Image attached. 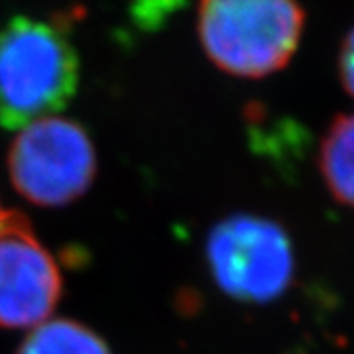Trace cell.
<instances>
[{
    "label": "cell",
    "instance_id": "cell-4",
    "mask_svg": "<svg viewBox=\"0 0 354 354\" xmlns=\"http://www.w3.org/2000/svg\"><path fill=\"white\" fill-rule=\"evenodd\" d=\"M213 279L242 304H270L290 290L295 258L290 234L272 218L232 215L207 239Z\"/></svg>",
    "mask_w": 354,
    "mask_h": 354
},
{
    "label": "cell",
    "instance_id": "cell-3",
    "mask_svg": "<svg viewBox=\"0 0 354 354\" xmlns=\"http://www.w3.org/2000/svg\"><path fill=\"white\" fill-rule=\"evenodd\" d=\"M8 174L14 189L39 207H64L88 191L97 174V153L87 130L75 120L46 116L12 140Z\"/></svg>",
    "mask_w": 354,
    "mask_h": 354
},
{
    "label": "cell",
    "instance_id": "cell-1",
    "mask_svg": "<svg viewBox=\"0 0 354 354\" xmlns=\"http://www.w3.org/2000/svg\"><path fill=\"white\" fill-rule=\"evenodd\" d=\"M79 88V55L69 20L16 16L0 28V127L55 116Z\"/></svg>",
    "mask_w": 354,
    "mask_h": 354
},
{
    "label": "cell",
    "instance_id": "cell-8",
    "mask_svg": "<svg viewBox=\"0 0 354 354\" xmlns=\"http://www.w3.org/2000/svg\"><path fill=\"white\" fill-rule=\"evenodd\" d=\"M339 77L344 91L354 99V28L346 34L339 51Z\"/></svg>",
    "mask_w": 354,
    "mask_h": 354
},
{
    "label": "cell",
    "instance_id": "cell-6",
    "mask_svg": "<svg viewBox=\"0 0 354 354\" xmlns=\"http://www.w3.org/2000/svg\"><path fill=\"white\" fill-rule=\"evenodd\" d=\"M319 165L333 197L354 209V113L333 120L321 144Z\"/></svg>",
    "mask_w": 354,
    "mask_h": 354
},
{
    "label": "cell",
    "instance_id": "cell-5",
    "mask_svg": "<svg viewBox=\"0 0 354 354\" xmlns=\"http://www.w3.org/2000/svg\"><path fill=\"white\" fill-rule=\"evenodd\" d=\"M64 278L53 254L20 211L0 216V327H38L53 313Z\"/></svg>",
    "mask_w": 354,
    "mask_h": 354
},
{
    "label": "cell",
    "instance_id": "cell-9",
    "mask_svg": "<svg viewBox=\"0 0 354 354\" xmlns=\"http://www.w3.org/2000/svg\"><path fill=\"white\" fill-rule=\"evenodd\" d=\"M0 216H2V209H0Z\"/></svg>",
    "mask_w": 354,
    "mask_h": 354
},
{
    "label": "cell",
    "instance_id": "cell-2",
    "mask_svg": "<svg viewBox=\"0 0 354 354\" xmlns=\"http://www.w3.org/2000/svg\"><path fill=\"white\" fill-rule=\"evenodd\" d=\"M299 0H199L203 51L228 75L260 79L290 64L301 41Z\"/></svg>",
    "mask_w": 354,
    "mask_h": 354
},
{
    "label": "cell",
    "instance_id": "cell-7",
    "mask_svg": "<svg viewBox=\"0 0 354 354\" xmlns=\"http://www.w3.org/2000/svg\"><path fill=\"white\" fill-rule=\"evenodd\" d=\"M16 354H113L93 329L73 319H51L26 337Z\"/></svg>",
    "mask_w": 354,
    "mask_h": 354
}]
</instances>
